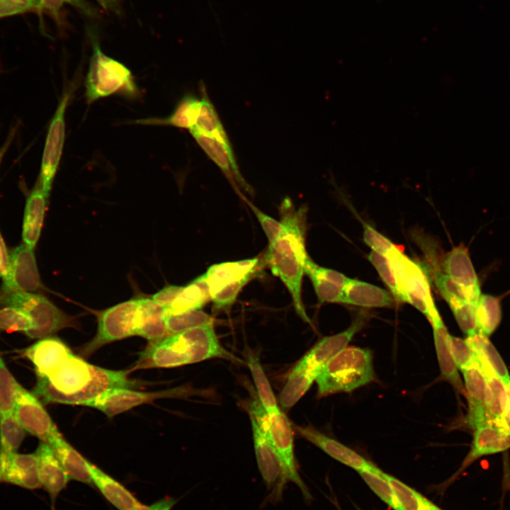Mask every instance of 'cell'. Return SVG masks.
I'll return each mask as SVG.
<instances>
[{"mask_svg":"<svg viewBox=\"0 0 510 510\" xmlns=\"http://www.w3.org/2000/svg\"><path fill=\"white\" fill-rule=\"evenodd\" d=\"M23 354L34 366L37 380L32 392L43 404L84 406L109 390L142 385L129 377V370L91 364L52 336L39 339Z\"/></svg>","mask_w":510,"mask_h":510,"instance_id":"1","label":"cell"},{"mask_svg":"<svg viewBox=\"0 0 510 510\" xmlns=\"http://www.w3.org/2000/svg\"><path fill=\"white\" fill-rule=\"evenodd\" d=\"M280 211V232L268 244L263 261L288 288L298 314L310 322L302 300V283L309 257L305 246L307 209L305 205L296 208L290 199H285Z\"/></svg>","mask_w":510,"mask_h":510,"instance_id":"2","label":"cell"},{"mask_svg":"<svg viewBox=\"0 0 510 510\" xmlns=\"http://www.w3.org/2000/svg\"><path fill=\"white\" fill-rule=\"evenodd\" d=\"M212 358L239 361L219 342L213 324L167 336L148 344L129 370L171 368Z\"/></svg>","mask_w":510,"mask_h":510,"instance_id":"3","label":"cell"},{"mask_svg":"<svg viewBox=\"0 0 510 510\" xmlns=\"http://www.w3.org/2000/svg\"><path fill=\"white\" fill-rule=\"evenodd\" d=\"M375 380L370 350L347 346L329 361L317 379L319 397L351 392Z\"/></svg>","mask_w":510,"mask_h":510,"instance_id":"4","label":"cell"},{"mask_svg":"<svg viewBox=\"0 0 510 510\" xmlns=\"http://www.w3.org/2000/svg\"><path fill=\"white\" fill-rule=\"evenodd\" d=\"M91 40L92 55L85 81L87 103L115 94L135 96L138 89L130 70L106 55L95 35H91Z\"/></svg>","mask_w":510,"mask_h":510,"instance_id":"5","label":"cell"},{"mask_svg":"<svg viewBox=\"0 0 510 510\" xmlns=\"http://www.w3.org/2000/svg\"><path fill=\"white\" fill-rule=\"evenodd\" d=\"M249 413L266 433L279 459L286 482L295 484L306 502L311 501V494L301 478L297 467L293 433L288 417L280 409L268 414L258 398L251 404Z\"/></svg>","mask_w":510,"mask_h":510,"instance_id":"6","label":"cell"},{"mask_svg":"<svg viewBox=\"0 0 510 510\" xmlns=\"http://www.w3.org/2000/svg\"><path fill=\"white\" fill-rule=\"evenodd\" d=\"M5 306L20 308L32 319L34 327L25 334L33 339L52 336L66 328H76L74 317L58 308L42 295L35 293L7 292L0 299Z\"/></svg>","mask_w":510,"mask_h":510,"instance_id":"7","label":"cell"},{"mask_svg":"<svg viewBox=\"0 0 510 510\" xmlns=\"http://www.w3.org/2000/svg\"><path fill=\"white\" fill-rule=\"evenodd\" d=\"M264 265L263 259L251 258L209 266L203 276L215 307L230 306Z\"/></svg>","mask_w":510,"mask_h":510,"instance_id":"8","label":"cell"},{"mask_svg":"<svg viewBox=\"0 0 510 510\" xmlns=\"http://www.w3.org/2000/svg\"><path fill=\"white\" fill-rule=\"evenodd\" d=\"M97 330L94 337L78 348L87 358L104 346L137 336L140 326L139 299H132L98 312Z\"/></svg>","mask_w":510,"mask_h":510,"instance_id":"9","label":"cell"},{"mask_svg":"<svg viewBox=\"0 0 510 510\" xmlns=\"http://www.w3.org/2000/svg\"><path fill=\"white\" fill-rule=\"evenodd\" d=\"M386 257L393 269L403 302L412 305L431 322L439 312L424 271L396 246Z\"/></svg>","mask_w":510,"mask_h":510,"instance_id":"10","label":"cell"},{"mask_svg":"<svg viewBox=\"0 0 510 510\" xmlns=\"http://www.w3.org/2000/svg\"><path fill=\"white\" fill-rule=\"evenodd\" d=\"M189 392L183 387L152 392L139 391L132 388H116L102 394L86 403L84 406L98 409L111 418L157 400L186 396Z\"/></svg>","mask_w":510,"mask_h":510,"instance_id":"11","label":"cell"},{"mask_svg":"<svg viewBox=\"0 0 510 510\" xmlns=\"http://www.w3.org/2000/svg\"><path fill=\"white\" fill-rule=\"evenodd\" d=\"M72 92V90L69 89L64 93L47 133L38 182L47 198L62 154L65 138V113Z\"/></svg>","mask_w":510,"mask_h":510,"instance_id":"12","label":"cell"},{"mask_svg":"<svg viewBox=\"0 0 510 510\" xmlns=\"http://www.w3.org/2000/svg\"><path fill=\"white\" fill-rule=\"evenodd\" d=\"M13 412L24 430L45 443L61 434L43 404L32 392L18 385Z\"/></svg>","mask_w":510,"mask_h":510,"instance_id":"13","label":"cell"},{"mask_svg":"<svg viewBox=\"0 0 510 510\" xmlns=\"http://www.w3.org/2000/svg\"><path fill=\"white\" fill-rule=\"evenodd\" d=\"M250 420L258 468L270 492L267 500L276 503L282 499L287 482L284 478L279 459L266 433L253 416H250Z\"/></svg>","mask_w":510,"mask_h":510,"instance_id":"14","label":"cell"},{"mask_svg":"<svg viewBox=\"0 0 510 510\" xmlns=\"http://www.w3.org/2000/svg\"><path fill=\"white\" fill-rule=\"evenodd\" d=\"M363 323V319L358 318L346 330L322 338L298 362L291 371L306 370L318 376L323 367L348 346Z\"/></svg>","mask_w":510,"mask_h":510,"instance_id":"15","label":"cell"},{"mask_svg":"<svg viewBox=\"0 0 510 510\" xmlns=\"http://www.w3.org/2000/svg\"><path fill=\"white\" fill-rule=\"evenodd\" d=\"M10 273L3 284L5 293H35L42 285L37 266L33 249L24 243L9 252Z\"/></svg>","mask_w":510,"mask_h":510,"instance_id":"16","label":"cell"},{"mask_svg":"<svg viewBox=\"0 0 510 510\" xmlns=\"http://www.w3.org/2000/svg\"><path fill=\"white\" fill-rule=\"evenodd\" d=\"M442 266L444 273L463 288L468 301L476 306L482 293L468 249L463 244L453 248L445 256Z\"/></svg>","mask_w":510,"mask_h":510,"instance_id":"17","label":"cell"},{"mask_svg":"<svg viewBox=\"0 0 510 510\" xmlns=\"http://www.w3.org/2000/svg\"><path fill=\"white\" fill-rule=\"evenodd\" d=\"M474 429L470 450L458 474L480 457L504 452L510 448V431L505 426L487 422Z\"/></svg>","mask_w":510,"mask_h":510,"instance_id":"18","label":"cell"},{"mask_svg":"<svg viewBox=\"0 0 510 510\" xmlns=\"http://www.w3.org/2000/svg\"><path fill=\"white\" fill-rule=\"evenodd\" d=\"M296 431L305 439L323 450L334 460L356 470H374L378 468L362 455L336 441L327 436L312 426H294Z\"/></svg>","mask_w":510,"mask_h":510,"instance_id":"19","label":"cell"},{"mask_svg":"<svg viewBox=\"0 0 510 510\" xmlns=\"http://www.w3.org/2000/svg\"><path fill=\"white\" fill-rule=\"evenodd\" d=\"M465 381V392L469 404L468 422L476 426L491 422L486 410L487 380L478 361L460 370Z\"/></svg>","mask_w":510,"mask_h":510,"instance_id":"20","label":"cell"},{"mask_svg":"<svg viewBox=\"0 0 510 510\" xmlns=\"http://www.w3.org/2000/svg\"><path fill=\"white\" fill-rule=\"evenodd\" d=\"M35 453L38 458L42 487L50 495L52 510H55L56 499L67 487L70 479L47 443L40 441Z\"/></svg>","mask_w":510,"mask_h":510,"instance_id":"21","label":"cell"},{"mask_svg":"<svg viewBox=\"0 0 510 510\" xmlns=\"http://www.w3.org/2000/svg\"><path fill=\"white\" fill-rule=\"evenodd\" d=\"M5 467L1 482L29 490L42 487L35 453L5 455Z\"/></svg>","mask_w":510,"mask_h":510,"instance_id":"22","label":"cell"},{"mask_svg":"<svg viewBox=\"0 0 510 510\" xmlns=\"http://www.w3.org/2000/svg\"><path fill=\"white\" fill-rule=\"evenodd\" d=\"M47 199L38 182L26 200L22 238L23 243L31 249L35 248L40 236Z\"/></svg>","mask_w":510,"mask_h":510,"instance_id":"23","label":"cell"},{"mask_svg":"<svg viewBox=\"0 0 510 510\" xmlns=\"http://www.w3.org/2000/svg\"><path fill=\"white\" fill-rule=\"evenodd\" d=\"M92 483L118 510H133L140 502L123 484L96 465L88 462Z\"/></svg>","mask_w":510,"mask_h":510,"instance_id":"24","label":"cell"},{"mask_svg":"<svg viewBox=\"0 0 510 510\" xmlns=\"http://www.w3.org/2000/svg\"><path fill=\"white\" fill-rule=\"evenodd\" d=\"M394 302L391 293L375 285L349 278L343 288L341 302L366 307H384Z\"/></svg>","mask_w":510,"mask_h":510,"instance_id":"25","label":"cell"},{"mask_svg":"<svg viewBox=\"0 0 510 510\" xmlns=\"http://www.w3.org/2000/svg\"><path fill=\"white\" fill-rule=\"evenodd\" d=\"M430 322L433 327L434 345L441 375L460 392L465 394V387L459 375L458 368L450 352L448 341L450 334L440 314Z\"/></svg>","mask_w":510,"mask_h":510,"instance_id":"26","label":"cell"},{"mask_svg":"<svg viewBox=\"0 0 510 510\" xmlns=\"http://www.w3.org/2000/svg\"><path fill=\"white\" fill-rule=\"evenodd\" d=\"M70 480L84 484L92 483L88 467L89 460L71 446L60 434L47 443Z\"/></svg>","mask_w":510,"mask_h":510,"instance_id":"27","label":"cell"},{"mask_svg":"<svg viewBox=\"0 0 510 510\" xmlns=\"http://www.w3.org/2000/svg\"><path fill=\"white\" fill-rule=\"evenodd\" d=\"M140 327L137 336L148 341V344L158 342L170 335L164 321V310L152 299L139 298Z\"/></svg>","mask_w":510,"mask_h":510,"instance_id":"28","label":"cell"},{"mask_svg":"<svg viewBox=\"0 0 510 510\" xmlns=\"http://www.w3.org/2000/svg\"><path fill=\"white\" fill-rule=\"evenodd\" d=\"M466 339L475 351L482 370L494 374L510 386V375L507 368L488 336L477 332Z\"/></svg>","mask_w":510,"mask_h":510,"instance_id":"29","label":"cell"},{"mask_svg":"<svg viewBox=\"0 0 510 510\" xmlns=\"http://www.w3.org/2000/svg\"><path fill=\"white\" fill-rule=\"evenodd\" d=\"M200 108V99L187 94L177 103L171 114L164 118L140 119L135 123L142 125H170L189 130L196 125Z\"/></svg>","mask_w":510,"mask_h":510,"instance_id":"30","label":"cell"},{"mask_svg":"<svg viewBox=\"0 0 510 510\" xmlns=\"http://www.w3.org/2000/svg\"><path fill=\"white\" fill-rule=\"evenodd\" d=\"M210 300L203 274L185 286H182L165 314H179L200 310Z\"/></svg>","mask_w":510,"mask_h":510,"instance_id":"31","label":"cell"},{"mask_svg":"<svg viewBox=\"0 0 510 510\" xmlns=\"http://www.w3.org/2000/svg\"><path fill=\"white\" fill-rule=\"evenodd\" d=\"M484 374L487 380L485 402L487 415L490 421L505 426L504 414L510 403V386L492 373Z\"/></svg>","mask_w":510,"mask_h":510,"instance_id":"32","label":"cell"},{"mask_svg":"<svg viewBox=\"0 0 510 510\" xmlns=\"http://www.w3.org/2000/svg\"><path fill=\"white\" fill-rule=\"evenodd\" d=\"M317 375L309 371H290L279 395V403L283 409L293 407L310 389Z\"/></svg>","mask_w":510,"mask_h":510,"instance_id":"33","label":"cell"},{"mask_svg":"<svg viewBox=\"0 0 510 510\" xmlns=\"http://www.w3.org/2000/svg\"><path fill=\"white\" fill-rule=\"evenodd\" d=\"M190 132L205 154L222 170L228 180L236 187L237 179L233 171L232 163L229 155L223 145L215 139L201 133L194 129Z\"/></svg>","mask_w":510,"mask_h":510,"instance_id":"34","label":"cell"},{"mask_svg":"<svg viewBox=\"0 0 510 510\" xmlns=\"http://www.w3.org/2000/svg\"><path fill=\"white\" fill-rule=\"evenodd\" d=\"M478 332L489 336L498 327L502 319L500 299L487 294H481L476 305Z\"/></svg>","mask_w":510,"mask_h":510,"instance_id":"35","label":"cell"},{"mask_svg":"<svg viewBox=\"0 0 510 510\" xmlns=\"http://www.w3.org/2000/svg\"><path fill=\"white\" fill-rule=\"evenodd\" d=\"M255 384L258 399L268 414L278 411V401L257 356L249 354L246 362Z\"/></svg>","mask_w":510,"mask_h":510,"instance_id":"36","label":"cell"},{"mask_svg":"<svg viewBox=\"0 0 510 510\" xmlns=\"http://www.w3.org/2000/svg\"><path fill=\"white\" fill-rule=\"evenodd\" d=\"M26 431L13 412L0 415V451L5 455L17 452L25 437Z\"/></svg>","mask_w":510,"mask_h":510,"instance_id":"37","label":"cell"},{"mask_svg":"<svg viewBox=\"0 0 510 510\" xmlns=\"http://www.w3.org/2000/svg\"><path fill=\"white\" fill-rule=\"evenodd\" d=\"M404 510H441L420 493L398 479L384 472Z\"/></svg>","mask_w":510,"mask_h":510,"instance_id":"38","label":"cell"},{"mask_svg":"<svg viewBox=\"0 0 510 510\" xmlns=\"http://www.w3.org/2000/svg\"><path fill=\"white\" fill-rule=\"evenodd\" d=\"M358 473L369 487L390 507L393 510H404L382 471L377 468L374 470L358 471Z\"/></svg>","mask_w":510,"mask_h":510,"instance_id":"39","label":"cell"},{"mask_svg":"<svg viewBox=\"0 0 510 510\" xmlns=\"http://www.w3.org/2000/svg\"><path fill=\"white\" fill-rule=\"evenodd\" d=\"M164 321L169 334L212 323V318L200 310H191L179 314H165Z\"/></svg>","mask_w":510,"mask_h":510,"instance_id":"40","label":"cell"},{"mask_svg":"<svg viewBox=\"0 0 510 510\" xmlns=\"http://www.w3.org/2000/svg\"><path fill=\"white\" fill-rule=\"evenodd\" d=\"M200 108L194 129L201 133L212 137L224 129L220 119L210 101L205 86L201 85Z\"/></svg>","mask_w":510,"mask_h":510,"instance_id":"41","label":"cell"},{"mask_svg":"<svg viewBox=\"0 0 510 510\" xmlns=\"http://www.w3.org/2000/svg\"><path fill=\"white\" fill-rule=\"evenodd\" d=\"M18 385L0 356V415L13 412Z\"/></svg>","mask_w":510,"mask_h":510,"instance_id":"42","label":"cell"},{"mask_svg":"<svg viewBox=\"0 0 510 510\" xmlns=\"http://www.w3.org/2000/svg\"><path fill=\"white\" fill-rule=\"evenodd\" d=\"M33 327L30 317L20 308L6 306L0 309V330L26 333Z\"/></svg>","mask_w":510,"mask_h":510,"instance_id":"43","label":"cell"},{"mask_svg":"<svg viewBox=\"0 0 510 510\" xmlns=\"http://www.w3.org/2000/svg\"><path fill=\"white\" fill-rule=\"evenodd\" d=\"M368 258L395 299L403 302L401 291L388 259L374 251L370 252Z\"/></svg>","mask_w":510,"mask_h":510,"instance_id":"44","label":"cell"},{"mask_svg":"<svg viewBox=\"0 0 510 510\" xmlns=\"http://www.w3.org/2000/svg\"><path fill=\"white\" fill-rule=\"evenodd\" d=\"M434 283L437 290L450 307L463 302H469L463 288L444 272H437L435 274Z\"/></svg>","mask_w":510,"mask_h":510,"instance_id":"45","label":"cell"},{"mask_svg":"<svg viewBox=\"0 0 510 510\" xmlns=\"http://www.w3.org/2000/svg\"><path fill=\"white\" fill-rule=\"evenodd\" d=\"M448 341L453 358L459 370L467 368L477 361L476 353L467 339L449 334Z\"/></svg>","mask_w":510,"mask_h":510,"instance_id":"46","label":"cell"},{"mask_svg":"<svg viewBox=\"0 0 510 510\" xmlns=\"http://www.w3.org/2000/svg\"><path fill=\"white\" fill-rule=\"evenodd\" d=\"M450 307L460 329L467 336H471L478 332L475 305L463 302Z\"/></svg>","mask_w":510,"mask_h":510,"instance_id":"47","label":"cell"},{"mask_svg":"<svg viewBox=\"0 0 510 510\" xmlns=\"http://www.w3.org/2000/svg\"><path fill=\"white\" fill-rule=\"evenodd\" d=\"M310 279L320 302H341L343 288L312 273H305Z\"/></svg>","mask_w":510,"mask_h":510,"instance_id":"48","label":"cell"},{"mask_svg":"<svg viewBox=\"0 0 510 510\" xmlns=\"http://www.w3.org/2000/svg\"><path fill=\"white\" fill-rule=\"evenodd\" d=\"M363 241L372 251L385 256H387L395 246L389 239L367 223H363Z\"/></svg>","mask_w":510,"mask_h":510,"instance_id":"49","label":"cell"},{"mask_svg":"<svg viewBox=\"0 0 510 510\" xmlns=\"http://www.w3.org/2000/svg\"><path fill=\"white\" fill-rule=\"evenodd\" d=\"M39 4L38 10H45L56 18L65 4H71L88 16H92L96 13L94 8L84 0H39Z\"/></svg>","mask_w":510,"mask_h":510,"instance_id":"50","label":"cell"},{"mask_svg":"<svg viewBox=\"0 0 510 510\" xmlns=\"http://www.w3.org/2000/svg\"><path fill=\"white\" fill-rule=\"evenodd\" d=\"M247 203L268 238V244L273 242L280 232L281 227L280 221L266 214L252 203L249 202H247Z\"/></svg>","mask_w":510,"mask_h":510,"instance_id":"51","label":"cell"},{"mask_svg":"<svg viewBox=\"0 0 510 510\" xmlns=\"http://www.w3.org/2000/svg\"><path fill=\"white\" fill-rule=\"evenodd\" d=\"M39 0H0V18L39 9Z\"/></svg>","mask_w":510,"mask_h":510,"instance_id":"52","label":"cell"},{"mask_svg":"<svg viewBox=\"0 0 510 510\" xmlns=\"http://www.w3.org/2000/svg\"><path fill=\"white\" fill-rule=\"evenodd\" d=\"M181 287L178 285H167L156 293L152 299L162 307L165 311L180 291Z\"/></svg>","mask_w":510,"mask_h":510,"instance_id":"53","label":"cell"},{"mask_svg":"<svg viewBox=\"0 0 510 510\" xmlns=\"http://www.w3.org/2000/svg\"><path fill=\"white\" fill-rule=\"evenodd\" d=\"M9 252L7 250L5 242L0 232V278L3 280V284L8 281L9 278Z\"/></svg>","mask_w":510,"mask_h":510,"instance_id":"54","label":"cell"},{"mask_svg":"<svg viewBox=\"0 0 510 510\" xmlns=\"http://www.w3.org/2000/svg\"><path fill=\"white\" fill-rule=\"evenodd\" d=\"M176 502V499L166 496L149 505L139 502L133 510H171Z\"/></svg>","mask_w":510,"mask_h":510,"instance_id":"55","label":"cell"},{"mask_svg":"<svg viewBox=\"0 0 510 510\" xmlns=\"http://www.w3.org/2000/svg\"><path fill=\"white\" fill-rule=\"evenodd\" d=\"M106 11L120 13V0H96Z\"/></svg>","mask_w":510,"mask_h":510,"instance_id":"56","label":"cell"},{"mask_svg":"<svg viewBox=\"0 0 510 510\" xmlns=\"http://www.w3.org/2000/svg\"><path fill=\"white\" fill-rule=\"evenodd\" d=\"M16 132V128L11 130L10 131L9 135H8V137H7L6 140L5 142L3 144V145L0 147V165H1V162H2V160H3V158H4V155L6 154L8 149L9 148V147H10V145H11V144L13 138H14Z\"/></svg>","mask_w":510,"mask_h":510,"instance_id":"57","label":"cell"},{"mask_svg":"<svg viewBox=\"0 0 510 510\" xmlns=\"http://www.w3.org/2000/svg\"><path fill=\"white\" fill-rule=\"evenodd\" d=\"M504 422L505 426L510 431V403L505 410L504 414Z\"/></svg>","mask_w":510,"mask_h":510,"instance_id":"58","label":"cell"},{"mask_svg":"<svg viewBox=\"0 0 510 510\" xmlns=\"http://www.w3.org/2000/svg\"><path fill=\"white\" fill-rule=\"evenodd\" d=\"M5 460H6L5 455L1 451H0V482H1L2 477L4 475V467H5Z\"/></svg>","mask_w":510,"mask_h":510,"instance_id":"59","label":"cell"}]
</instances>
